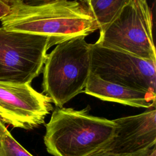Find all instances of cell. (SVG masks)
<instances>
[{"instance_id":"cell-15","label":"cell","mask_w":156,"mask_h":156,"mask_svg":"<svg viewBox=\"0 0 156 156\" xmlns=\"http://www.w3.org/2000/svg\"><path fill=\"white\" fill-rule=\"evenodd\" d=\"M80 1L82 2V4H87V3H88V2L91 1H93V0H80Z\"/></svg>"},{"instance_id":"cell-11","label":"cell","mask_w":156,"mask_h":156,"mask_svg":"<svg viewBox=\"0 0 156 156\" xmlns=\"http://www.w3.org/2000/svg\"><path fill=\"white\" fill-rule=\"evenodd\" d=\"M0 156H33L13 137L1 119Z\"/></svg>"},{"instance_id":"cell-12","label":"cell","mask_w":156,"mask_h":156,"mask_svg":"<svg viewBox=\"0 0 156 156\" xmlns=\"http://www.w3.org/2000/svg\"><path fill=\"white\" fill-rule=\"evenodd\" d=\"M87 156H156V147H154L151 149L130 154H116L105 151L99 150L91 153Z\"/></svg>"},{"instance_id":"cell-9","label":"cell","mask_w":156,"mask_h":156,"mask_svg":"<svg viewBox=\"0 0 156 156\" xmlns=\"http://www.w3.org/2000/svg\"><path fill=\"white\" fill-rule=\"evenodd\" d=\"M83 91L102 101L138 108L155 107L156 94L104 80L91 72Z\"/></svg>"},{"instance_id":"cell-3","label":"cell","mask_w":156,"mask_h":156,"mask_svg":"<svg viewBox=\"0 0 156 156\" xmlns=\"http://www.w3.org/2000/svg\"><path fill=\"white\" fill-rule=\"evenodd\" d=\"M85 38L60 43L46 55L42 87L57 107H63L86 87L90 74V52Z\"/></svg>"},{"instance_id":"cell-13","label":"cell","mask_w":156,"mask_h":156,"mask_svg":"<svg viewBox=\"0 0 156 156\" xmlns=\"http://www.w3.org/2000/svg\"><path fill=\"white\" fill-rule=\"evenodd\" d=\"M63 1V0H21L23 4L30 5V6H35V5H39L45 4H48L51 2H54L56 1Z\"/></svg>"},{"instance_id":"cell-1","label":"cell","mask_w":156,"mask_h":156,"mask_svg":"<svg viewBox=\"0 0 156 156\" xmlns=\"http://www.w3.org/2000/svg\"><path fill=\"white\" fill-rule=\"evenodd\" d=\"M10 12L1 20L2 27L50 38L57 44L75 37H86L98 29V24L82 4L63 0L30 6L21 0L9 4Z\"/></svg>"},{"instance_id":"cell-16","label":"cell","mask_w":156,"mask_h":156,"mask_svg":"<svg viewBox=\"0 0 156 156\" xmlns=\"http://www.w3.org/2000/svg\"><path fill=\"white\" fill-rule=\"evenodd\" d=\"M2 1H5V2H6L7 3H8V4H9L11 1H12L13 0H2Z\"/></svg>"},{"instance_id":"cell-14","label":"cell","mask_w":156,"mask_h":156,"mask_svg":"<svg viewBox=\"0 0 156 156\" xmlns=\"http://www.w3.org/2000/svg\"><path fill=\"white\" fill-rule=\"evenodd\" d=\"M10 10V5L8 3L2 0H0V20L8 15Z\"/></svg>"},{"instance_id":"cell-5","label":"cell","mask_w":156,"mask_h":156,"mask_svg":"<svg viewBox=\"0 0 156 156\" xmlns=\"http://www.w3.org/2000/svg\"><path fill=\"white\" fill-rule=\"evenodd\" d=\"M156 61L152 13L147 0H132L96 42Z\"/></svg>"},{"instance_id":"cell-7","label":"cell","mask_w":156,"mask_h":156,"mask_svg":"<svg viewBox=\"0 0 156 156\" xmlns=\"http://www.w3.org/2000/svg\"><path fill=\"white\" fill-rule=\"evenodd\" d=\"M51 99L30 84L0 82V119L15 128L33 129L53 110Z\"/></svg>"},{"instance_id":"cell-8","label":"cell","mask_w":156,"mask_h":156,"mask_svg":"<svg viewBox=\"0 0 156 156\" xmlns=\"http://www.w3.org/2000/svg\"><path fill=\"white\" fill-rule=\"evenodd\" d=\"M114 133L99 150L130 154L152 149L156 143V110L113 119ZM98 150V151H99Z\"/></svg>"},{"instance_id":"cell-4","label":"cell","mask_w":156,"mask_h":156,"mask_svg":"<svg viewBox=\"0 0 156 156\" xmlns=\"http://www.w3.org/2000/svg\"><path fill=\"white\" fill-rule=\"evenodd\" d=\"M54 45L47 37L0 27V82L30 84L41 73L46 52Z\"/></svg>"},{"instance_id":"cell-2","label":"cell","mask_w":156,"mask_h":156,"mask_svg":"<svg viewBox=\"0 0 156 156\" xmlns=\"http://www.w3.org/2000/svg\"><path fill=\"white\" fill-rule=\"evenodd\" d=\"M90 107L77 110L57 107L45 124L44 143L53 156H87L112 137L113 120L89 114Z\"/></svg>"},{"instance_id":"cell-10","label":"cell","mask_w":156,"mask_h":156,"mask_svg":"<svg viewBox=\"0 0 156 156\" xmlns=\"http://www.w3.org/2000/svg\"><path fill=\"white\" fill-rule=\"evenodd\" d=\"M132 0H93L85 5L95 20L100 33L103 32Z\"/></svg>"},{"instance_id":"cell-6","label":"cell","mask_w":156,"mask_h":156,"mask_svg":"<svg viewBox=\"0 0 156 156\" xmlns=\"http://www.w3.org/2000/svg\"><path fill=\"white\" fill-rule=\"evenodd\" d=\"M90 72L102 79L156 94V61L95 43L90 44Z\"/></svg>"}]
</instances>
